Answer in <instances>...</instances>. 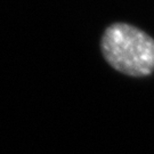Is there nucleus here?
<instances>
[{"mask_svg": "<svg viewBox=\"0 0 154 154\" xmlns=\"http://www.w3.org/2000/svg\"><path fill=\"white\" fill-rule=\"evenodd\" d=\"M99 46L105 62L125 75L144 78L154 72V39L135 25L112 23L102 34Z\"/></svg>", "mask_w": 154, "mask_h": 154, "instance_id": "obj_1", "label": "nucleus"}]
</instances>
